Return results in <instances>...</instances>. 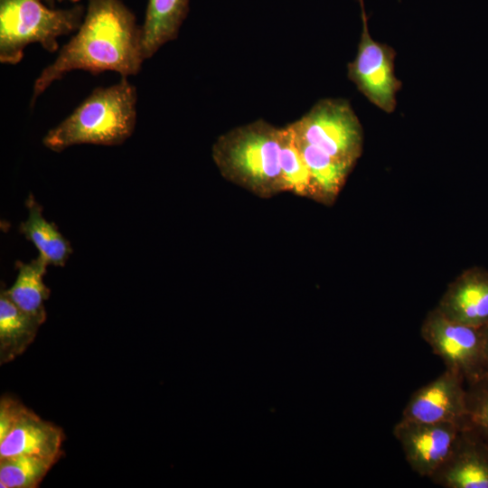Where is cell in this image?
Listing matches in <instances>:
<instances>
[{
    "mask_svg": "<svg viewBox=\"0 0 488 488\" xmlns=\"http://www.w3.org/2000/svg\"><path fill=\"white\" fill-rule=\"evenodd\" d=\"M144 61L140 27L125 5L120 0H89L75 35L35 80L31 106L68 72L112 70L127 78L140 71Z\"/></svg>",
    "mask_w": 488,
    "mask_h": 488,
    "instance_id": "obj_1",
    "label": "cell"
},
{
    "mask_svg": "<svg viewBox=\"0 0 488 488\" xmlns=\"http://www.w3.org/2000/svg\"><path fill=\"white\" fill-rule=\"evenodd\" d=\"M136 90L127 78L95 89L63 121L48 131L43 145L55 152L80 144L117 145L133 133Z\"/></svg>",
    "mask_w": 488,
    "mask_h": 488,
    "instance_id": "obj_2",
    "label": "cell"
},
{
    "mask_svg": "<svg viewBox=\"0 0 488 488\" xmlns=\"http://www.w3.org/2000/svg\"><path fill=\"white\" fill-rule=\"evenodd\" d=\"M212 158L228 181L261 198L283 192L280 128L257 120L219 136Z\"/></svg>",
    "mask_w": 488,
    "mask_h": 488,
    "instance_id": "obj_3",
    "label": "cell"
},
{
    "mask_svg": "<svg viewBox=\"0 0 488 488\" xmlns=\"http://www.w3.org/2000/svg\"><path fill=\"white\" fill-rule=\"evenodd\" d=\"M81 13L79 6L51 9L41 0H0L1 63H18L31 43H39L51 52L57 51L58 38L81 24Z\"/></svg>",
    "mask_w": 488,
    "mask_h": 488,
    "instance_id": "obj_4",
    "label": "cell"
},
{
    "mask_svg": "<svg viewBox=\"0 0 488 488\" xmlns=\"http://www.w3.org/2000/svg\"><path fill=\"white\" fill-rule=\"evenodd\" d=\"M290 125L299 140L333 158L355 164L361 155L362 127L344 99H322Z\"/></svg>",
    "mask_w": 488,
    "mask_h": 488,
    "instance_id": "obj_5",
    "label": "cell"
},
{
    "mask_svg": "<svg viewBox=\"0 0 488 488\" xmlns=\"http://www.w3.org/2000/svg\"><path fill=\"white\" fill-rule=\"evenodd\" d=\"M420 335L446 369L457 372L467 385L488 376L481 327L451 320L435 307L426 314Z\"/></svg>",
    "mask_w": 488,
    "mask_h": 488,
    "instance_id": "obj_6",
    "label": "cell"
},
{
    "mask_svg": "<svg viewBox=\"0 0 488 488\" xmlns=\"http://www.w3.org/2000/svg\"><path fill=\"white\" fill-rule=\"evenodd\" d=\"M362 31L355 59L348 64V78L373 105L394 111L401 81L394 73L395 51L374 41L369 32L363 0H360Z\"/></svg>",
    "mask_w": 488,
    "mask_h": 488,
    "instance_id": "obj_7",
    "label": "cell"
},
{
    "mask_svg": "<svg viewBox=\"0 0 488 488\" xmlns=\"http://www.w3.org/2000/svg\"><path fill=\"white\" fill-rule=\"evenodd\" d=\"M461 429L448 422L400 418L393 427L392 434L400 444L411 470L429 479L449 455Z\"/></svg>",
    "mask_w": 488,
    "mask_h": 488,
    "instance_id": "obj_8",
    "label": "cell"
},
{
    "mask_svg": "<svg viewBox=\"0 0 488 488\" xmlns=\"http://www.w3.org/2000/svg\"><path fill=\"white\" fill-rule=\"evenodd\" d=\"M464 378L446 369L412 393L401 418L420 422H448L466 427V388Z\"/></svg>",
    "mask_w": 488,
    "mask_h": 488,
    "instance_id": "obj_9",
    "label": "cell"
},
{
    "mask_svg": "<svg viewBox=\"0 0 488 488\" xmlns=\"http://www.w3.org/2000/svg\"><path fill=\"white\" fill-rule=\"evenodd\" d=\"M444 488H488V442L462 428L443 465L429 478Z\"/></svg>",
    "mask_w": 488,
    "mask_h": 488,
    "instance_id": "obj_10",
    "label": "cell"
},
{
    "mask_svg": "<svg viewBox=\"0 0 488 488\" xmlns=\"http://www.w3.org/2000/svg\"><path fill=\"white\" fill-rule=\"evenodd\" d=\"M455 322L481 327L488 322V270L472 267L450 282L436 306Z\"/></svg>",
    "mask_w": 488,
    "mask_h": 488,
    "instance_id": "obj_11",
    "label": "cell"
},
{
    "mask_svg": "<svg viewBox=\"0 0 488 488\" xmlns=\"http://www.w3.org/2000/svg\"><path fill=\"white\" fill-rule=\"evenodd\" d=\"M63 430L25 408L15 425L0 442V457L27 455L55 463L62 456Z\"/></svg>",
    "mask_w": 488,
    "mask_h": 488,
    "instance_id": "obj_12",
    "label": "cell"
},
{
    "mask_svg": "<svg viewBox=\"0 0 488 488\" xmlns=\"http://www.w3.org/2000/svg\"><path fill=\"white\" fill-rule=\"evenodd\" d=\"M187 13L188 0H148L145 21L140 27L145 60L176 39Z\"/></svg>",
    "mask_w": 488,
    "mask_h": 488,
    "instance_id": "obj_13",
    "label": "cell"
},
{
    "mask_svg": "<svg viewBox=\"0 0 488 488\" xmlns=\"http://www.w3.org/2000/svg\"><path fill=\"white\" fill-rule=\"evenodd\" d=\"M28 218L19 225V232L32 241L39 251V257L47 265L63 266L72 252L70 241L59 231L53 222L42 215V207L33 194L25 201Z\"/></svg>",
    "mask_w": 488,
    "mask_h": 488,
    "instance_id": "obj_14",
    "label": "cell"
},
{
    "mask_svg": "<svg viewBox=\"0 0 488 488\" xmlns=\"http://www.w3.org/2000/svg\"><path fill=\"white\" fill-rule=\"evenodd\" d=\"M296 139L311 174L314 201L331 206L336 201L355 164L333 158L297 137Z\"/></svg>",
    "mask_w": 488,
    "mask_h": 488,
    "instance_id": "obj_15",
    "label": "cell"
},
{
    "mask_svg": "<svg viewBox=\"0 0 488 488\" xmlns=\"http://www.w3.org/2000/svg\"><path fill=\"white\" fill-rule=\"evenodd\" d=\"M42 324L0 293V364L14 361L34 341Z\"/></svg>",
    "mask_w": 488,
    "mask_h": 488,
    "instance_id": "obj_16",
    "label": "cell"
},
{
    "mask_svg": "<svg viewBox=\"0 0 488 488\" xmlns=\"http://www.w3.org/2000/svg\"><path fill=\"white\" fill-rule=\"evenodd\" d=\"M47 266L39 256L29 263L17 261L15 281L11 287L4 289L17 307L42 324L46 320L44 302L50 296V289L43 283Z\"/></svg>",
    "mask_w": 488,
    "mask_h": 488,
    "instance_id": "obj_17",
    "label": "cell"
},
{
    "mask_svg": "<svg viewBox=\"0 0 488 488\" xmlns=\"http://www.w3.org/2000/svg\"><path fill=\"white\" fill-rule=\"evenodd\" d=\"M280 166L284 192L314 201L311 174L291 125L280 128Z\"/></svg>",
    "mask_w": 488,
    "mask_h": 488,
    "instance_id": "obj_18",
    "label": "cell"
},
{
    "mask_svg": "<svg viewBox=\"0 0 488 488\" xmlns=\"http://www.w3.org/2000/svg\"><path fill=\"white\" fill-rule=\"evenodd\" d=\"M56 463L40 456L0 457L1 488H36Z\"/></svg>",
    "mask_w": 488,
    "mask_h": 488,
    "instance_id": "obj_19",
    "label": "cell"
},
{
    "mask_svg": "<svg viewBox=\"0 0 488 488\" xmlns=\"http://www.w3.org/2000/svg\"><path fill=\"white\" fill-rule=\"evenodd\" d=\"M466 427L488 442V376L466 387Z\"/></svg>",
    "mask_w": 488,
    "mask_h": 488,
    "instance_id": "obj_20",
    "label": "cell"
},
{
    "mask_svg": "<svg viewBox=\"0 0 488 488\" xmlns=\"http://www.w3.org/2000/svg\"><path fill=\"white\" fill-rule=\"evenodd\" d=\"M26 407L11 396H3L0 400V442L12 430Z\"/></svg>",
    "mask_w": 488,
    "mask_h": 488,
    "instance_id": "obj_21",
    "label": "cell"
},
{
    "mask_svg": "<svg viewBox=\"0 0 488 488\" xmlns=\"http://www.w3.org/2000/svg\"><path fill=\"white\" fill-rule=\"evenodd\" d=\"M484 366L488 375V322L481 326Z\"/></svg>",
    "mask_w": 488,
    "mask_h": 488,
    "instance_id": "obj_22",
    "label": "cell"
},
{
    "mask_svg": "<svg viewBox=\"0 0 488 488\" xmlns=\"http://www.w3.org/2000/svg\"><path fill=\"white\" fill-rule=\"evenodd\" d=\"M70 1H73V2H75V1H78V0H70Z\"/></svg>",
    "mask_w": 488,
    "mask_h": 488,
    "instance_id": "obj_23",
    "label": "cell"
}]
</instances>
